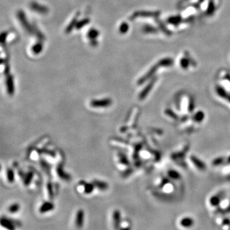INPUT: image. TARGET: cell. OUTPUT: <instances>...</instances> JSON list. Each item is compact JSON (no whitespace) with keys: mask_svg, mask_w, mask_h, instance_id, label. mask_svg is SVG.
<instances>
[{"mask_svg":"<svg viewBox=\"0 0 230 230\" xmlns=\"http://www.w3.org/2000/svg\"><path fill=\"white\" fill-rule=\"evenodd\" d=\"M7 91L8 93L12 95H13L14 92V83L13 79L11 77H8L7 80Z\"/></svg>","mask_w":230,"mask_h":230,"instance_id":"30bf717a","label":"cell"},{"mask_svg":"<svg viewBox=\"0 0 230 230\" xmlns=\"http://www.w3.org/2000/svg\"><path fill=\"white\" fill-rule=\"evenodd\" d=\"M125 28H127V25L125 24H124L123 25L122 24V26H121V28H120L121 32L124 33L125 31H126V30H125Z\"/></svg>","mask_w":230,"mask_h":230,"instance_id":"484cf974","label":"cell"},{"mask_svg":"<svg viewBox=\"0 0 230 230\" xmlns=\"http://www.w3.org/2000/svg\"><path fill=\"white\" fill-rule=\"evenodd\" d=\"M97 32L96 31V30H93L92 31H90L89 35L90 37H91V38H93V37H95L97 36Z\"/></svg>","mask_w":230,"mask_h":230,"instance_id":"d4e9b609","label":"cell"},{"mask_svg":"<svg viewBox=\"0 0 230 230\" xmlns=\"http://www.w3.org/2000/svg\"><path fill=\"white\" fill-rule=\"evenodd\" d=\"M194 223V221L193 219L191 218L190 217H183V218L181 219L180 222V225L182 227L186 228H191V226H193Z\"/></svg>","mask_w":230,"mask_h":230,"instance_id":"277c9868","label":"cell"},{"mask_svg":"<svg viewBox=\"0 0 230 230\" xmlns=\"http://www.w3.org/2000/svg\"><path fill=\"white\" fill-rule=\"evenodd\" d=\"M221 198H222V195L221 194H217L212 196L210 199V204L213 207L218 206L221 202Z\"/></svg>","mask_w":230,"mask_h":230,"instance_id":"ba28073f","label":"cell"},{"mask_svg":"<svg viewBox=\"0 0 230 230\" xmlns=\"http://www.w3.org/2000/svg\"><path fill=\"white\" fill-rule=\"evenodd\" d=\"M33 178V173L32 172L28 173L24 178V185L26 186L30 185L31 182L32 181Z\"/></svg>","mask_w":230,"mask_h":230,"instance_id":"d6986e66","label":"cell"},{"mask_svg":"<svg viewBox=\"0 0 230 230\" xmlns=\"http://www.w3.org/2000/svg\"><path fill=\"white\" fill-rule=\"evenodd\" d=\"M19 209H20L19 204L18 203H14L8 207V212L10 213H16L19 210Z\"/></svg>","mask_w":230,"mask_h":230,"instance_id":"ffe728a7","label":"cell"},{"mask_svg":"<svg viewBox=\"0 0 230 230\" xmlns=\"http://www.w3.org/2000/svg\"><path fill=\"white\" fill-rule=\"evenodd\" d=\"M216 93L221 98L224 99H226L228 96V93H227V91H226L223 87L219 86H217L216 88Z\"/></svg>","mask_w":230,"mask_h":230,"instance_id":"5bb4252c","label":"cell"},{"mask_svg":"<svg viewBox=\"0 0 230 230\" xmlns=\"http://www.w3.org/2000/svg\"><path fill=\"white\" fill-rule=\"evenodd\" d=\"M54 208V206L53 203L51 202H45L42 204L41 207L39 208V212L42 214H44V213L47 212L49 211H51L53 210V208Z\"/></svg>","mask_w":230,"mask_h":230,"instance_id":"5b68a950","label":"cell"},{"mask_svg":"<svg viewBox=\"0 0 230 230\" xmlns=\"http://www.w3.org/2000/svg\"><path fill=\"white\" fill-rule=\"evenodd\" d=\"M226 160V158L224 157H217L215 158H214V160H213L212 164V166H219L221 164H224V163L225 162V161Z\"/></svg>","mask_w":230,"mask_h":230,"instance_id":"2e32d148","label":"cell"},{"mask_svg":"<svg viewBox=\"0 0 230 230\" xmlns=\"http://www.w3.org/2000/svg\"><path fill=\"white\" fill-rule=\"evenodd\" d=\"M226 99L228 100L229 102L230 103V94H228V97H227Z\"/></svg>","mask_w":230,"mask_h":230,"instance_id":"f1b7e54d","label":"cell"},{"mask_svg":"<svg viewBox=\"0 0 230 230\" xmlns=\"http://www.w3.org/2000/svg\"><path fill=\"white\" fill-rule=\"evenodd\" d=\"M95 187H97L99 189L101 190V191H105L108 188V185L107 183L102 182V181H100V180H94L93 183Z\"/></svg>","mask_w":230,"mask_h":230,"instance_id":"7c38bea8","label":"cell"},{"mask_svg":"<svg viewBox=\"0 0 230 230\" xmlns=\"http://www.w3.org/2000/svg\"><path fill=\"white\" fill-rule=\"evenodd\" d=\"M95 185L93 183H86L85 185V192L86 194H90L91 192H93V188Z\"/></svg>","mask_w":230,"mask_h":230,"instance_id":"44dd1931","label":"cell"},{"mask_svg":"<svg viewBox=\"0 0 230 230\" xmlns=\"http://www.w3.org/2000/svg\"><path fill=\"white\" fill-rule=\"evenodd\" d=\"M119 157H120V161L121 163H122V164H124V165L129 164V161L127 159V157L125 156L124 154L123 153L119 154Z\"/></svg>","mask_w":230,"mask_h":230,"instance_id":"7402d4cb","label":"cell"},{"mask_svg":"<svg viewBox=\"0 0 230 230\" xmlns=\"http://www.w3.org/2000/svg\"><path fill=\"white\" fill-rule=\"evenodd\" d=\"M226 163H228V164H230V156L226 158Z\"/></svg>","mask_w":230,"mask_h":230,"instance_id":"83f0119b","label":"cell"},{"mask_svg":"<svg viewBox=\"0 0 230 230\" xmlns=\"http://www.w3.org/2000/svg\"><path fill=\"white\" fill-rule=\"evenodd\" d=\"M152 85H153L152 83H151L148 86H146L145 88L141 92V93L139 94V99L140 100H143L146 98V96H147V95L149 93V92L150 91V90H152Z\"/></svg>","mask_w":230,"mask_h":230,"instance_id":"4fadbf2b","label":"cell"},{"mask_svg":"<svg viewBox=\"0 0 230 230\" xmlns=\"http://www.w3.org/2000/svg\"><path fill=\"white\" fill-rule=\"evenodd\" d=\"M0 223H1V224L3 227H5L7 229H11V230L15 229V226H14V224L12 223V221L6 218H2L1 219V222Z\"/></svg>","mask_w":230,"mask_h":230,"instance_id":"9c48e42d","label":"cell"},{"mask_svg":"<svg viewBox=\"0 0 230 230\" xmlns=\"http://www.w3.org/2000/svg\"><path fill=\"white\" fill-rule=\"evenodd\" d=\"M165 114L174 120H178L179 118L178 115L177 113H175V112L173 110H171V109H166L165 110Z\"/></svg>","mask_w":230,"mask_h":230,"instance_id":"e0dca14e","label":"cell"},{"mask_svg":"<svg viewBox=\"0 0 230 230\" xmlns=\"http://www.w3.org/2000/svg\"><path fill=\"white\" fill-rule=\"evenodd\" d=\"M111 104H112V100L110 99H104L91 100L90 102V106L95 108L106 107L111 106Z\"/></svg>","mask_w":230,"mask_h":230,"instance_id":"6da1fadb","label":"cell"},{"mask_svg":"<svg viewBox=\"0 0 230 230\" xmlns=\"http://www.w3.org/2000/svg\"><path fill=\"white\" fill-rule=\"evenodd\" d=\"M7 177L8 182L10 183L13 182L14 181V178H15V175L13 170L11 169H8L7 172Z\"/></svg>","mask_w":230,"mask_h":230,"instance_id":"ac0fdd59","label":"cell"},{"mask_svg":"<svg viewBox=\"0 0 230 230\" xmlns=\"http://www.w3.org/2000/svg\"><path fill=\"white\" fill-rule=\"evenodd\" d=\"M195 109V103L194 102V100H192V101H190L189 104V107H188V110H189V111L192 112L194 111Z\"/></svg>","mask_w":230,"mask_h":230,"instance_id":"cb8c5ba5","label":"cell"},{"mask_svg":"<svg viewBox=\"0 0 230 230\" xmlns=\"http://www.w3.org/2000/svg\"><path fill=\"white\" fill-rule=\"evenodd\" d=\"M191 161L192 162L196 168H197L200 171H204L207 168V166L199 158L196 157V156H191Z\"/></svg>","mask_w":230,"mask_h":230,"instance_id":"7a4b0ae2","label":"cell"},{"mask_svg":"<svg viewBox=\"0 0 230 230\" xmlns=\"http://www.w3.org/2000/svg\"><path fill=\"white\" fill-rule=\"evenodd\" d=\"M225 212H228V213H229V212H230V205H229V206H228V207L226 208Z\"/></svg>","mask_w":230,"mask_h":230,"instance_id":"4316f807","label":"cell"},{"mask_svg":"<svg viewBox=\"0 0 230 230\" xmlns=\"http://www.w3.org/2000/svg\"><path fill=\"white\" fill-rule=\"evenodd\" d=\"M112 217H113L115 228L118 229L120 227V224L121 222V214L120 211L119 210L114 211Z\"/></svg>","mask_w":230,"mask_h":230,"instance_id":"52a82bcc","label":"cell"},{"mask_svg":"<svg viewBox=\"0 0 230 230\" xmlns=\"http://www.w3.org/2000/svg\"><path fill=\"white\" fill-rule=\"evenodd\" d=\"M168 175L169 178L173 180H180L181 178V175L177 170L170 169L168 171Z\"/></svg>","mask_w":230,"mask_h":230,"instance_id":"9a60e30c","label":"cell"},{"mask_svg":"<svg viewBox=\"0 0 230 230\" xmlns=\"http://www.w3.org/2000/svg\"><path fill=\"white\" fill-rule=\"evenodd\" d=\"M204 118H205V113L203 111H198L194 112L192 116V120L197 123L202 122Z\"/></svg>","mask_w":230,"mask_h":230,"instance_id":"8992f818","label":"cell"},{"mask_svg":"<svg viewBox=\"0 0 230 230\" xmlns=\"http://www.w3.org/2000/svg\"><path fill=\"white\" fill-rule=\"evenodd\" d=\"M47 189H48V193L50 198H53V187L51 183H48L47 185Z\"/></svg>","mask_w":230,"mask_h":230,"instance_id":"603a6c76","label":"cell"},{"mask_svg":"<svg viewBox=\"0 0 230 230\" xmlns=\"http://www.w3.org/2000/svg\"><path fill=\"white\" fill-rule=\"evenodd\" d=\"M57 172L58 175H59V177L63 180H70V175H69L67 173L66 174V173L64 172V171L62 168V166H59L58 167Z\"/></svg>","mask_w":230,"mask_h":230,"instance_id":"8fae6325","label":"cell"},{"mask_svg":"<svg viewBox=\"0 0 230 230\" xmlns=\"http://www.w3.org/2000/svg\"><path fill=\"white\" fill-rule=\"evenodd\" d=\"M84 219H85V213L83 210H79L77 211L76 216V221H75V224H76V227L78 228H81L84 224Z\"/></svg>","mask_w":230,"mask_h":230,"instance_id":"3957f363","label":"cell"}]
</instances>
